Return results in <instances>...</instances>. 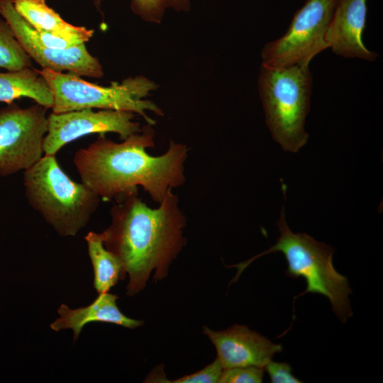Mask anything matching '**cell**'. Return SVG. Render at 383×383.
Returning <instances> with one entry per match:
<instances>
[{"label": "cell", "mask_w": 383, "mask_h": 383, "mask_svg": "<svg viewBox=\"0 0 383 383\" xmlns=\"http://www.w3.org/2000/svg\"><path fill=\"white\" fill-rule=\"evenodd\" d=\"M147 123L139 133L121 143L105 134L86 148L77 150L73 162L81 181L104 201L138 192V186L158 204L170 189L185 182V144L170 140L167 151L159 156L148 153L155 147V131Z\"/></svg>", "instance_id": "6da1fadb"}, {"label": "cell", "mask_w": 383, "mask_h": 383, "mask_svg": "<svg viewBox=\"0 0 383 383\" xmlns=\"http://www.w3.org/2000/svg\"><path fill=\"white\" fill-rule=\"evenodd\" d=\"M172 189L155 209L142 201L138 192L115 199L111 209V223L101 233L103 242L129 276L128 296L142 291L153 271L155 282L166 277L187 243V219Z\"/></svg>", "instance_id": "7a4b0ae2"}, {"label": "cell", "mask_w": 383, "mask_h": 383, "mask_svg": "<svg viewBox=\"0 0 383 383\" xmlns=\"http://www.w3.org/2000/svg\"><path fill=\"white\" fill-rule=\"evenodd\" d=\"M279 237L268 250L249 260L233 265L238 269L235 281L245 267L258 257L270 253L282 252L287 260L285 274L291 278L304 279L306 289L294 300L307 293L318 294L328 298L335 316L343 323L353 316L349 295L353 291L348 278L338 272L333 265L334 249L316 240L305 233H294L288 226L284 208L277 222Z\"/></svg>", "instance_id": "3957f363"}, {"label": "cell", "mask_w": 383, "mask_h": 383, "mask_svg": "<svg viewBox=\"0 0 383 383\" xmlns=\"http://www.w3.org/2000/svg\"><path fill=\"white\" fill-rule=\"evenodd\" d=\"M23 186L28 204L61 236H75L101 200L84 183L72 179L55 155H43L24 170Z\"/></svg>", "instance_id": "277c9868"}, {"label": "cell", "mask_w": 383, "mask_h": 383, "mask_svg": "<svg viewBox=\"0 0 383 383\" xmlns=\"http://www.w3.org/2000/svg\"><path fill=\"white\" fill-rule=\"evenodd\" d=\"M257 84L272 137L285 151L296 152L309 138L304 129L313 86L309 65L261 64Z\"/></svg>", "instance_id": "5b68a950"}, {"label": "cell", "mask_w": 383, "mask_h": 383, "mask_svg": "<svg viewBox=\"0 0 383 383\" xmlns=\"http://www.w3.org/2000/svg\"><path fill=\"white\" fill-rule=\"evenodd\" d=\"M38 73L48 84L53 97L52 112L64 113L83 109L128 111L140 115L147 123L155 125L146 111L162 116L163 111L154 102L146 100L157 84L139 75L112 82L103 87L87 82L75 74L62 73L42 68Z\"/></svg>", "instance_id": "8992f818"}, {"label": "cell", "mask_w": 383, "mask_h": 383, "mask_svg": "<svg viewBox=\"0 0 383 383\" xmlns=\"http://www.w3.org/2000/svg\"><path fill=\"white\" fill-rule=\"evenodd\" d=\"M337 2L306 0L284 35L263 46L262 64L274 67L309 65L316 55L328 48L326 36Z\"/></svg>", "instance_id": "52a82bcc"}, {"label": "cell", "mask_w": 383, "mask_h": 383, "mask_svg": "<svg viewBox=\"0 0 383 383\" xmlns=\"http://www.w3.org/2000/svg\"><path fill=\"white\" fill-rule=\"evenodd\" d=\"M47 109L37 103L26 109L13 103L0 109L1 175L26 170L44 155Z\"/></svg>", "instance_id": "ba28073f"}, {"label": "cell", "mask_w": 383, "mask_h": 383, "mask_svg": "<svg viewBox=\"0 0 383 383\" xmlns=\"http://www.w3.org/2000/svg\"><path fill=\"white\" fill-rule=\"evenodd\" d=\"M134 113L128 111L83 109L48 116V131L43 140L44 155H55L66 144L80 137L116 133L123 140L141 131L133 121Z\"/></svg>", "instance_id": "9c48e42d"}, {"label": "cell", "mask_w": 383, "mask_h": 383, "mask_svg": "<svg viewBox=\"0 0 383 383\" xmlns=\"http://www.w3.org/2000/svg\"><path fill=\"white\" fill-rule=\"evenodd\" d=\"M202 332L213 344L223 369L255 366L264 368L276 353H282L280 343H274L245 326L234 324L214 331L204 326Z\"/></svg>", "instance_id": "30bf717a"}, {"label": "cell", "mask_w": 383, "mask_h": 383, "mask_svg": "<svg viewBox=\"0 0 383 383\" xmlns=\"http://www.w3.org/2000/svg\"><path fill=\"white\" fill-rule=\"evenodd\" d=\"M367 0H338L326 40L332 51L349 58L374 61L378 54L362 40L366 24Z\"/></svg>", "instance_id": "8fae6325"}, {"label": "cell", "mask_w": 383, "mask_h": 383, "mask_svg": "<svg viewBox=\"0 0 383 383\" xmlns=\"http://www.w3.org/2000/svg\"><path fill=\"white\" fill-rule=\"evenodd\" d=\"M118 296L109 292L101 293L89 306L71 309L65 304L58 309L60 318L50 324L55 331L72 329L74 341L77 340L84 326L94 321L106 322L133 329L143 324L141 321L125 316L118 309Z\"/></svg>", "instance_id": "7c38bea8"}, {"label": "cell", "mask_w": 383, "mask_h": 383, "mask_svg": "<svg viewBox=\"0 0 383 383\" xmlns=\"http://www.w3.org/2000/svg\"><path fill=\"white\" fill-rule=\"evenodd\" d=\"M16 11L33 28L57 36L76 45L89 41L94 30L65 21L45 0H13Z\"/></svg>", "instance_id": "4fadbf2b"}, {"label": "cell", "mask_w": 383, "mask_h": 383, "mask_svg": "<svg viewBox=\"0 0 383 383\" xmlns=\"http://www.w3.org/2000/svg\"><path fill=\"white\" fill-rule=\"evenodd\" d=\"M26 97L47 109H52L53 97L45 79L30 67L17 71H0V102L11 104Z\"/></svg>", "instance_id": "5bb4252c"}, {"label": "cell", "mask_w": 383, "mask_h": 383, "mask_svg": "<svg viewBox=\"0 0 383 383\" xmlns=\"http://www.w3.org/2000/svg\"><path fill=\"white\" fill-rule=\"evenodd\" d=\"M84 238L94 269L93 286L99 294L108 292L126 273L119 260L105 248L101 233L90 231Z\"/></svg>", "instance_id": "9a60e30c"}, {"label": "cell", "mask_w": 383, "mask_h": 383, "mask_svg": "<svg viewBox=\"0 0 383 383\" xmlns=\"http://www.w3.org/2000/svg\"><path fill=\"white\" fill-rule=\"evenodd\" d=\"M31 59L16 39L11 26L0 18V67L17 71L30 67Z\"/></svg>", "instance_id": "2e32d148"}, {"label": "cell", "mask_w": 383, "mask_h": 383, "mask_svg": "<svg viewBox=\"0 0 383 383\" xmlns=\"http://www.w3.org/2000/svg\"><path fill=\"white\" fill-rule=\"evenodd\" d=\"M101 0H94L97 8ZM189 0H131V8L133 13L143 21L160 23L165 10L172 9L177 11H187L190 9Z\"/></svg>", "instance_id": "e0dca14e"}, {"label": "cell", "mask_w": 383, "mask_h": 383, "mask_svg": "<svg viewBox=\"0 0 383 383\" xmlns=\"http://www.w3.org/2000/svg\"><path fill=\"white\" fill-rule=\"evenodd\" d=\"M264 368L246 366L223 369L218 383H261Z\"/></svg>", "instance_id": "ac0fdd59"}, {"label": "cell", "mask_w": 383, "mask_h": 383, "mask_svg": "<svg viewBox=\"0 0 383 383\" xmlns=\"http://www.w3.org/2000/svg\"><path fill=\"white\" fill-rule=\"evenodd\" d=\"M223 368L216 357L211 364L194 373L183 376L173 381L172 383H217L221 377Z\"/></svg>", "instance_id": "d6986e66"}, {"label": "cell", "mask_w": 383, "mask_h": 383, "mask_svg": "<svg viewBox=\"0 0 383 383\" xmlns=\"http://www.w3.org/2000/svg\"><path fill=\"white\" fill-rule=\"evenodd\" d=\"M272 383H301L292 373V367L287 362H277L270 360L264 367Z\"/></svg>", "instance_id": "ffe728a7"}]
</instances>
